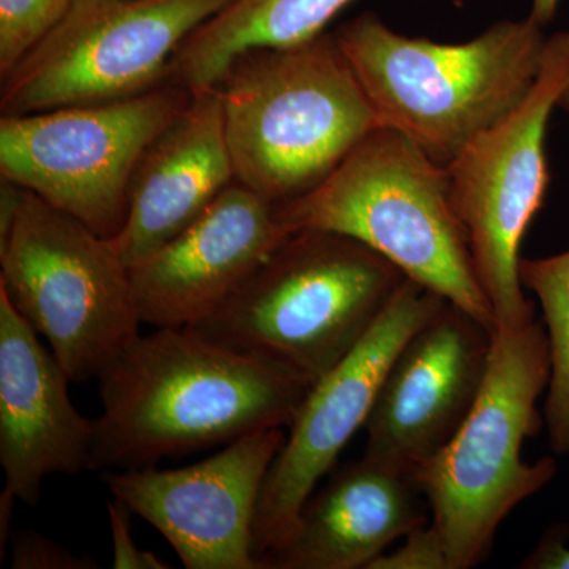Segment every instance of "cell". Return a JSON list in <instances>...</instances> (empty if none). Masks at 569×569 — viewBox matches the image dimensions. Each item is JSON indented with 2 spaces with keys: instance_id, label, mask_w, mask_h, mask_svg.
I'll use <instances>...</instances> for the list:
<instances>
[{
  "instance_id": "obj_1",
  "label": "cell",
  "mask_w": 569,
  "mask_h": 569,
  "mask_svg": "<svg viewBox=\"0 0 569 569\" xmlns=\"http://www.w3.org/2000/svg\"><path fill=\"white\" fill-rule=\"evenodd\" d=\"M99 381L92 471L156 467L284 429L316 385L277 359L220 346L192 328L138 336Z\"/></svg>"
},
{
  "instance_id": "obj_2",
  "label": "cell",
  "mask_w": 569,
  "mask_h": 569,
  "mask_svg": "<svg viewBox=\"0 0 569 569\" xmlns=\"http://www.w3.org/2000/svg\"><path fill=\"white\" fill-rule=\"evenodd\" d=\"M380 126L451 163L529 96L548 37L531 18L498 21L463 43L392 31L372 11L335 32Z\"/></svg>"
},
{
  "instance_id": "obj_3",
  "label": "cell",
  "mask_w": 569,
  "mask_h": 569,
  "mask_svg": "<svg viewBox=\"0 0 569 569\" xmlns=\"http://www.w3.org/2000/svg\"><path fill=\"white\" fill-rule=\"evenodd\" d=\"M216 88L236 182L276 208L320 186L380 127L335 32L247 51Z\"/></svg>"
},
{
  "instance_id": "obj_4",
  "label": "cell",
  "mask_w": 569,
  "mask_h": 569,
  "mask_svg": "<svg viewBox=\"0 0 569 569\" xmlns=\"http://www.w3.org/2000/svg\"><path fill=\"white\" fill-rule=\"evenodd\" d=\"M276 212L288 233L323 230L356 239L496 331L447 167L406 134L377 127L320 186Z\"/></svg>"
},
{
  "instance_id": "obj_5",
  "label": "cell",
  "mask_w": 569,
  "mask_h": 569,
  "mask_svg": "<svg viewBox=\"0 0 569 569\" xmlns=\"http://www.w3.org/2000/svg\"><path fill=\"white\" fill-rule=\"evenodd\" d=\"M406 279L353 238L295 231L217 312L189 328L317 383L365 340Z\"/></svg>"
},
{
  "instance_id": "obj_6",
  "label": "cell",
  "mask_w": 569,
  "mask_h": 569,
  "mask_svg": "<svg viewBox=\"0 0 569 569\" xmlns=\"http://www.w3.org/2000/svg\"><path fill=\"white\" fill-rule=\"evenodd\" d=\"M550 369L545 323L496 329L477 402L455 437L415 470L449 569L481 563L509 512L556 477L553 459L520 458L523 441L541 430L537 403Z\"/></svg>"
},
{
  "instance_id": "obj_7",
  "label": "cell",
  "mask_w": 569,
  "mask_h": 569,
  "mask_svg": "<svg viewBox=\"0 0 569 569\" xmlns=\"http://www.w3.org/2000/svg\"><path fill=\"white\" fill-rule=\"evenodd\" d=\"M0 288L71 381L102 376L140 336L130 268L81 220L2 181Z\"/></svg>"
},
{
  "instance_id": "obj_8",
  "label": "cell",
  "mask_w": 569,
  "mask_h": 569,
  "mask_svg": "<svg viewBox=\"0 0 569 569\" xmlns=\"http://www.w3.org/2000/svg\"><path fill=\"white\" fill-rule=\"evenodd\" d=\"M569 84V31L552 33L529 96L447 164L451 201L466 231L497 329L535 321L519 274L523 234L549 183L546 133Z\"/></svg>"
},
{
  "instance_id": "obj_9",
  "label": "cell",
  "mask_w": 569,
  "mask_h": 569,
  "mask_svg": "<svg viewBox=\"0 0 569 569\" xmlns=\"http://www.w3.org/2000/svg\"><path fill=\"white\" fill-rule=\"evenodd\" d=\"M192 96L163 84L119 102L2 116V181L36 193L97 234L116 238L142 153Z\"/></svg>"
},
{
  "instance_id": "obj_10",
  "label": "cell",
  "mask_w": 569,
  "mask_h": 569,
  "mask_svg": "<svg viewBox=\"0 0 569 569\" xmlns=\"http://www.w3.org/2000/svg\"><path fill=\"white\" fill-rule=\"evenodd\" d=\"M230 0H74L7 77L2 116L132 99L160 88L176 52Z\"/></svg>"
},
{
  "instance_id": "obj_11",
  "label": "cell",
  "mask_w": 569,
  "mask_h": 569,
  "mask_svg": "<svg viewBox=\"0 0 569 569\" xmlns=\"http://www.w3.org/2000/svg\"><path fill=\"white\" fill-rule=\"evenodd\" d=\"M447 302L406 279L365 340L310 389L288 427L258 501L253 526L258 565L290 539L318 482L366 426L385 373L408 337Z\"/></svg>"
},
{
  "instance_id": "obj_12",
  "label": "cell",
  "mask_w": 569,
  "mask_h": 569,
  "mask_svg": "<svg viewBox=\"0 0 569 569\" xmlns=\"http://www.w3.org/2000/svg\"><path fill=\"white\" fill-rule=\"evenodd\" d=\"M284 440L283 427L261 430L203 462L108 471L104 482L112 497L163 535L187 569H260L254 516Z\"/></svg>"
},
{
  "instance_id": "obj_13",
  "label": "cell",
  "mask_w": 569,
  "mask_h": 569,
  "mask_svg": "<svg viewBox=\"0 0 569 569\" xmlns=\"http://www.w3.org/2000/svg\"><path fill=\"white\" fill-rule=\"evenodd\" d=\"M493 332L448 301L408 337L367 418L365 456L413 475L436 456L477 402Z\"/></svg>"
},
{
  "instance_id": "obj_14",
  "label": "cell",
  "mask_w": 569,
  "mask_h": 569,
  "mask_svg": "<svg viewBox=\"0 0 569 569\" xmlns=\"http://www.w3.org/2000/svg\"><path fill=\"white\" fill-rule=\"evenodd\" d=\"M288 234L276 206L234 182L186 230L130 268L141 323L189 328L211 317Z\"/></svg>"
},
{
  "instance_id": "obj_15",
  "label": "cell",
  "mask_w": 569,
  "mask_h": 569,
  "mask_svg": "<svg viewBox=\"0 0 569 569\" xmlns=\"http://www.w3.org/2000/svg\"><path fill=\"white\" fill-rule=\"evenodd\" d=\"M0 288V466L6 489L36 507L52 475L89 470L96 422L71 402L70 377Z\"/></svg>"
},
{
  "instance_id": "obj_16",
  "label": "cell",
  "mask_w": 569,
  "mask_h": 569,
  "mask_svg": "<svg viewBox=\"0 0 569 569\" xmlns=\"http://www.w3.org/2000/svg\"><path fill=\"white\" fill-rule=\"evenodd\" d=\"M236 182L222 99L217 88L189 104L142 153L130 187L129 213L111 239L133 268L192 224Z\"/></svg>"
},
{
  "instance_id": "obj_17",
  "label": "cell",
  "mask_w": 569,
  "mask_h": 569,
  "mask_svg": "<svg viewBox=\"0 0 569 569\" xmlns=\"http://www.w3.org/2000/svg\"><path fill=\"white\" fill-rule=\"evenodd\" d=\"M425 493L410 471L365 456L310 496L290 539L261 569H369L425 526Z\"/></svg>"
},
{
  "instance_id": "obj_18",
  "label": "cell",
  "mask_w": 569,
  "mask_h": 569,
  "mask_svg": "<svg viewBox=\"0 0 569 569\" xmlns=\"http://www.w3.org/2000/svg\"><path fill=\"white\" fill-rule=\"evenodd\" d=\"M353 0H230L176 52L164 84L190 92L216 88L247 51L317 39Z\"/></svg>"
},
{
  "instance_id": "obj_19",
  "label": "cell",
  "mask_w": 569,
  "mask_h": 569,
  "mask_svg": "<svg viewBox=\"0 0 569 569\" xmlns=\"http://www.w3.org/2000/svg\"><path fill=\"white\" fill-rule=\"evenodd\" d=\"M520 282L537 296L549 337L550 381L545 406L549 443L569 455V250L548 258H520Z\"/></svg>"
},
{
  "instance_id": "obj_20",
  "label": "cell",
  "mask_w": 569,
  "mask_h": 569,
  "mask_svg": "<svg viewBox=\"0 0 569 569\" xmlns=\"http://www.w3.org/2000/svg\"><path fill=\"white\" fill-rule=\"evenodd\" d=\"M74 0H0V78L47 39Z\"/></svg>"
},
{
  "instance_id": "obj_21",
  "label": "cell",
  "mask_w": 569,
  "mask_h": 569,
  "mask_svg": "<svg viewBox=\"0 0 569 569\" xmlns=\"http://www.w3.org/2000/svg\"><path fill=\"white\" fill-rule=\"evenodd\" d=\"M11 568L13 569H93L99 568L91 557L74 556L58 542L36 530L11 535Z\"/></svg>"
},
{
  "instance_id": "obj_22",
  "label": "cell",
  "mask_w": 569,
  "mask_h": 569,
  "mask_svg": "<svg viewBox=\"0 0 569 569\" xmlns=\"http://www.w3.org/2000/svg\"><path fill=\"white\" fill-rule=\"evenodd\" d=\"M369 569H449L447 550L436 527L425 523L406 537L402 548L385 552Z\"/></svg>"
},
{
  "instance_id": "obj_23",
  "label": "cell",
  "mask_w": 569,
  "mask_h": 569,
  "mask_svg": "<svg viewBox=\"0 0 569 569\" xmlns=\"http://www.w3.org/2000/svg\"><path fill=\"white\" fill-rule=\"evenodd\" d=\"M130 511L126 505L118 498L112 497V501H108V516H110V527L112 537V550H114V559H112V568L114 569H164L170 565L160 560L151 550H142L138 548L132 535V526H130Z\"/></svg>"
},
{
  "instance_id": "obj_24",
  "label": "cell",
  "mask_w": 569,
  "mask_h": 569,
  "mask_svg": "<svg viewBox=\"0 0 569 569\" xmlns=\"http://www.w3.org/2000/svg\"><path fill=\"white\" fill-rule=\"evenodd\" d=\"M522 568L569 569V548L565 535L559 529L546 533L538 548L523 561Z\"/></svg>"
},
{
  "instance_id": "obj_25",
  "label": "cell",
  "mask_w": 569,
  "mask_h": 569,
  "mask_svg": "<svg viewBox=\"0 0 569 569\" xmlns=\"http://www.w3.org/2000/svg\"><path fill=\"white\" fill-rule=\"evenodd\" d=\"M17 497L9 489L3 488L2 497H0V553H6V541H10V520L13 515V505Z\"/></svg>"
},
{
  "instance_id": "obj_26",
  "label": "cell",
  "mask_w": 569,
  "mask_h": 569,
  "mask_svg": "<svg viewBox=\"0 0 569 569\" xmlns=\"http://www.w3.org/2000/svg\"><path fill=\"white\" fill-rule=\"evenodd\" d=\"M560 0H531V10L529 18L546 28L556 18Z\"/></svg>"
},
{
  "instance_id": "obj_27",
  "label": "cell",
  "mask_w": 569,
  "mask_h": 569,
  "mask_svg": "<svg viewBox=\"0 0 569 569\" xmlns=\"http://www.w3.org/2000/svg\"><path fill=\"white\" fill-rule=\"evenodd\" d=\"M559 108L561 111L569 112V84H568V88L565 89V92L561 93Z\"/></svg>"
}]
</instances>
